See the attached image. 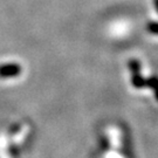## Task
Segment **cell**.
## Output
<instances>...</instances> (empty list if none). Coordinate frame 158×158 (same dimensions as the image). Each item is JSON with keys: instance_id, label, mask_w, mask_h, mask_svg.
<instances>
[{"instance_id": "6da1fadb", "label": "cell", "mask_w": 158, "mask_h": 158, "mask_svg": "<svg viewBox=\"0 0 158 158\" xmlns=\"http://www.w3.org/2000/svg\"><path fill=\"white\" fill-rule=\"evenodd\" d=\"M21 74V66L18 63H5L0 64V79L15 77Z\"/></svg>"}, {"instance_id": "7a4b0ae2", "label": "cell", "mask_w": 158, "mask_h": 158, "mask_svg": "<svg viewBox=\"0 0 158 158\" xmlns=\"http://www.w3.org/2000/svg\"><path fill=\"white\" fill-rule=\"evenodd\" d=\"M131 83L137 89H142L147 87V80L141 75V72H132L131 73Z\"/></svg>"}, {"instance_id": "3957f363", "label": "cell", "mask_w": 158, "mask_h": 158, "mask_svg": "<svg viewBox=\"0 0 158 158\" xmlns=\"http://www.w3.org/2000/svg\"><path fill=\"white\" fill-rule=\"evenodd\" d=\"M147 85H148V87H150V88L155 91L156 98L158 100V77L157 76H151L149 80H147Z\"/></svg>"}, {"instance_id": "277c9868", "label": "cell", "mask_w": 158, "mask_h": 158, "mask_svg": "<svg viewBox=\"0 0 158 158\" xmlns=\"http://www.w3.org/2000/svg\"><path fill=\"white\" fill-rule=\"evenodd\" d=\"M145 28L150 34L158 35V21H149L145 26Z\"/></svg>"}, {"instance_id": "5b68a950", "label": "cell", "mask_w": 158, "mask_h": 158, "mask_svg": "<svg viewBox=\"0 0 158 158\" xmlns=\"http://www.w3.org/2000/svg\"><path fill=\"white\" fill-rule=\"evenodd\" d=\"M153 5H155V7H156V10L158 12V0H153Z\"/></svg>"}]
</instances>
